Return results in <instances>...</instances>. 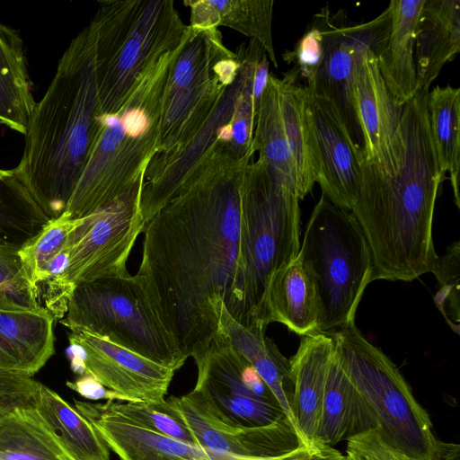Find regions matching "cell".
Masks as SVG:
<instances>
[{"instance_id":"1","label":"cell","mask_w":460,"mask_h":460,"mask_svg":"<svg viewBox=\"0 0 460 460\" xmlns=\"http://www.w3.org/2000/svg\"><path fill=\"white\" fill-rule=\"evenodd\" d=\"M250 163L217 145L143 232L136 274L186 359H199L220 333L222 305L248 327L241 184Z\"/></svg>"},{"instance_id":"2","label":"cell","mask_w":460,"mask_h":460,"mask_svg":"<svg viewBox=\"0 0 460 460\" xmlns=\"http://www.w3.org/2000/svg\"><path fill=\"white\" fill-rule=\"evenodd\" d=\"M428 93L418 91L404 104L389 160L360 155V185L350 212L367 238L374 280L411 281L430 271L438 258L432 224L445 173L431 137Z\"/></svg>"},{"instance_id":"3","label":"cell","mask_w":460,"mask_h":460,"mask_svg":"<svg viewBox=\"0 0 460 460\" xmlns=\"http://www.w3.org/2000/svg\"><path fill=\"white\" fill-rule=\"evenodd\" d=\"M100 132L91 23L70 42L30 117L13 172L49 220L59 217Z\"/></svg>"},{"instance_id":"4","label":"cell","mask_w":460,"mask_h":460,"mask_svg":"<svg viewBox=\"0 0 460 460\" xmlns=\"http://www.w3.org/2000/svg\"><path fill=\"white\" fill-rule=\"evenodd\" d=\"M179 47L148 68L115 113L100 115V132L65 211L73 219L89 216L143 179L155 155L165 84Z\"/></svg>"},{"instance_id":"5","label":"cell","mask_w":460,"mask_h":460,"mask_svg":"<svg viewBox=\"0 0 460 460\" xmlns=\"http://www.w3.org/2000/svg\"><path fill=\"white\" fill-rule=\"evenodd\" d=\"M90 22L99 114L115 113L138 80L178 48L189 26L172 0H104Z\"/></svg>"},{"instance_id":"6","label":"cell","mask_w":460,"mask_h":460,"mask_svg":"<svg viewBox=\"0 0 460 460\" xmlns=\"http://www.w3.org/2000/svg\"><path fill=\"white\" fill-rule=\"evenodd\" d=\"M296 192L261 160L247 164L241 184L247 329L266 330L274 275L298 254L300 208Z\"/></svg>"},{"instance_id":"7","label":"cell","mask_w":460,"mask_h":460,"mask_svg":"<svg viewBox=\"0 0 460 460\" xmlns=\"http://www.w3.org/2000/svg\"><path fill=\"white\" fill-rule=\"evenodd\" d=\"M330 333L336 358L371 412L381 439L406 460H438L443 442L435 438L429 414L394 362L355 322Z\"/></svg>"},{"instance_id":"8","label":"cell","mask_w":460,"mask_h":460,"mask_svg":"<svg viewBox=\"0 0 460 460\" xmlns=\"http://www.w3.org/2000/svg\"><path fill=\"white\" fill-rule=\"evenodd\" d=\"M298 256L317 292L319 332H332L354 322L374 278L367 238L351 212L322 195L307 221Z\"/></svg>"},{"instance_id":"9","label":"cell","mask_w":460,"mask_h":460,"mask_svg":"<svg viewBox=\"0 0 460 460\" xmlns=\"http://www.w3.org/2000/svg\"><path fill=\"white\" fill-rule=\"evenodd\" d=\"M239 69V56L217 28L189 26L169 70L154 155L175 152L195 136Z\"/></svg>"},{"instance_id":"10","label":"cell","mask_w":460,"mask_h":460,"mask_svg":"<svg viewBox=\"0 0 460 460\" xmlns=\"http://www.w3.org/2000/svg\"><path fill=\"white\" fill-rule=\"evenodd\" d=\"M59 322L70 332L106 338L174 371L186 361L155 313L137 274L75 286Z\"/></svg>"},{"instance_id":"11","label":"cell","mask_w":460,"mask_h":460,"mask_svg":"<svg viewBox=\"0 0 460 460\" xmlns=\"http://www.w3.org/2000/svg\"><path fill=\"white\" fill-rule=\"evenodd\" d=\"M194 362L197 381L187 396L221 422L257 428L288 419L256 369L222 332Z\"/></svg>"},{"instance_id":"12","label":"cell","mask_w":460,"mask_h":460,"mask_svg":"<svg viewBox=\"0 0 460 460\" xmlns=\"http://www.w3.org/2000/svg\"><path fill=\"white\" fill-rule=\"evenodd\" d=\"M142 181L100 208L70 234L65 272L60 285L75 286L128 275L127 262L146 222L140 208Z\"/></svg>"},{"instance_id":"13","label":"cell","mask_w":460,"mask_h":460,"mask_svg":"<svg viewBox=\"0 0 460 460\" xmlns=\"http://www.w3.org/2000/svg\"><path fill=\"white\" fill-rule=\"evenodd\" d=\"M305 115L315 182L330 202L350 212L361 180L360 147L330 100L307 92Z\"/></svg>"},{"instance_id":"14","label":"cell","mask_w":460,"mask_h":460,"mask_svg":"<svg viewBox=\"0 0 460 460\" xmlns=\"http://www.w3.org/2000/svg\"><path fill=\"white\" fill-rule=\"evenodd\" d=\"M237 55L240 54L236 51ZM226 87L214 111L195 136L181 149L166 155H154L143 175L140 208L146 224L173 196L195 167L217 145L229 148L231 120L243 81V66Z\"/></svg>"},{"instance_id":"15","label":"cell","mask_w":460,"mask_h":460,"mask_svg":"<svg viewBox=\"0 0 460 460\" xmlns=\"http://www.w3.org/2000/svg\"><path fill=\"white\" fill-rule=\"evenodd\" d=\"M319 15L325 39V55L314 84L307 92L335 104L353 138L359 128L350 104L352 68L365 50H371L377 57L389 36L390 10L387 6L376 19L352 27L335 25L327 8H323Z\"/></svg>"},{"instance_id":"16","label":"cell","mask_w":460,"mask_h":460,"mask_svg":"<svg viewBox=\"0 0 460 460\" xmlns=\"http://www.w3.org/2000/svg\"><path fill=\"white\" fill-rule=\"evenodd\" d=\"M67 337L70 344L81 349L83 375L93 376L127 402L159 403L165 400L176 371L84 331L70 332Z\"/></svg>"},{"instance_id":"17","label":"cell","mask_w":460,"mask_h":460,"mask_svg":"<svg viewBox=\"0 0 460 460\" xmlns=\"http://www.w3.org/2000/svg\"><path fill=\"white\" fill-rule=\"evenodd\" d=\"M166 401L202 447L245 458L278 459L305 447L288 419L264 427L233 428L207 412L187 394L171 396Z\"/></svg>"},{"instance_id":"18","label":"cell","mask_w":460,"mask_h":460,"mask_svg":"<svg viewBox=\"0 0 460 460\" xmlns=\"http://www.w3.org/2000/svg\"><path fill=\"white\" fill-rule=\"evenodd\" d=\"M75 408L86 418L119 460H290L301 449L278 459H252L188 444L143 428L104 403L74 400Z\"/></svg>"},{"instance_id":"19","label":"cell","mask_w":460,"mask_h":460,"mask_svg":"<svg viewBox=\"0 0 460 460\" xmlns=\"http://www.w3.org/2000/svg\"><path fill=\"white\" fill-rule=\"evenodd\" d=\"M350 104L363 139L360 155L376 163L387 161L403 106L389 92L371 50L356 59L349 79Z\"/></svg>"},{"instance_id":"20","label":"cell","mask_w":460,"mask_h":460,"mask_svg":"<svg viewBox=\"0 0 460 460\" xmlns=\"http://www.w3.org/2000/svg\"><path fill=\"white\" fill-rule=\"evenodd\" d=\"M334 351V341L330 332H315L303 336L295 355L289 359V380L293 394L289 404L296 426L304 445L322 454L315 441L326 377Z\"/></svg>"},{"instance_id":"21","label":"cell","mask_w":460,"mask_h":460,"mask_svg":"<svg viewBox=\"0 0 460 460\" xmlns=\"http://www.w3.org/2000/svg\"><path fill=\"white\" fill-rule=\"evenodd\" d=\"M418 91L429 92L460 50V0H425L415 28Z\"/></svg>"},{"instance_id":"22","label":"cell","mask_w":460,"mask_h":460,"mask_svg":"<svg viewBox=\"0 0 460 460\" xmlns=\"http://www.w3.org/2000/svg\"><path fill=\"white\" fill-rule=\"evenodd\" d=\"M54 316L36 311L0 310V369L30 376L53 356Z\"/></svg>"},{"instance_id":"23","label":"cell","mask_w":460,"mask_h":460,"mask_svg":"<svg viewBox=\"0 0 460 460\" xmlns=\"http://www.w3.org/2000/svg\"><path fill=\"white\" fill-rule=\"evenodd\" d=\"M425 0H392L389 36L377 55L380 74L396 102L404 106L418 93L414 38Z\"/></svg>"},{"instance_id":"24","label":"cell","mask_w":460,"mask_h":460,"mask_svg":"<svg viewBox=\"0 0 460 460\" xmlns=\"http://www.w3.org/2000/svg\"><path fill=\"white\" fill-rule=\"evenodd\" d=\"M376 429L371 412L341 367L333 351L315 436L318 448L328 451L342 440Z\"/></svg>"},{"instance_id":"25","label":"cell","mask_w":460,"mask_h":460,"mask_svg":"<svg viewBox=\"0 0 460 460\" xmlns=\"http://www.w3.org/2000/svg\"><path fill=\"white\" fill-rule=\"evenodd\" d=\"M268 309L270 323H280L299 336L319 332L317 292L298 254L274 275Z\"/></svg>"},{"instance_id":"26","label":"cell","mask_w":460,"mask_h":460,"mask_svg":"<svg viewBox=\"0 0 460 460\" xmlns=\"http://www.w3.org/2000/svg\"><path fill=\"white\" fill-rule=\"evenodd\" d=\"M184 4L190 9L189 26L234 29L259 41L278 67L271 33L273 0H186Z\"/></svg>"},{"instance_id":"27","label":"cell","mask_w":460,"mask_h":460,"mask_svg":"<svg viewBox=\"0 0 460 460\" xmlns=\"http://www.w3.org/2000/svg\"><path fill=\"white\" fill-rule=\"evenodd\" d=\"M0 460H75L31 401L0 415Z\"/></svg>"},{"instance_id":"28","label":"cell","mask_w":460,"mask_h":460,"mask_svg":"<svg viewBox=\"0 0 460 460\" xmlns=\"http://www.w3.org/2000/svg\"><path fill=\"white\" fill-rule=\"evenodd\" d=\"M219 325L220 332L231 346L252 365L270 389L301 439L284 386L285 380L289 379V360L265 335V331L241 325L228 314L224 305L219 312Z\"/></svg>"},{"instance_id":"29","label":"cell","mask_w":460,"mask_h":460,"mask_svg":"<svg viewBox=\"0 0 460 460\" xmlns=\"http://www.w3.org/2000/svg\"><path fill=\"white\" fill-rule=\"evenodd\" d=\"M35 104L22 40L0 22V123L25 135Z\"/></svg>"},{"instance_id":"30","label":"cell","mask_w":460,"mask_h":460,"mask_svg":"<svg viewBox=\"0 0 460 460\" xmlns=\"http://www.w3.org/2000/svg\"><path fill=\"white\" fill-rule=\"evenodd\" d=\"M32 402L75 460H110V449L91 422L55 391L40 383Z\"/></svg>"},{"instance_id":"31","label":"cell","mask_w":460,"mask_h":460,"mask_svg":"<svg viewBox=\"0 0 460 460\" xmlns=\"http://www.w3.org/2000/svg\"><path fill=\"white\" fill-rule=\"evenodd\" d=\"M279 78L269 75L256 116L252 150L296 192V175L279 104ZM297 194V193H296Z\"/></svg>"},{"instance_id":"32","label":"cell","mask_w":460,"mask_h":460,"mask_svg":"<svg viewBox=\"0 0 460 460\" xmlns=\"http://www.w3.org/2000/svg\"><path fill=\"white\" fill-rule=\"evenodd\" d=\"M298 74L295 66L282 79L279 78L278 85L283 124L295 164L296 193L303 199L312 190L315 179L305 115L307 89L298 83Z\"/></svg>"},{"instance_id":"33","label":"cell","mask_w":460,"mask_h":460,"mask_svg":"<svg viewBox=\"0 0 460 460\" xmlns=\"http://www.w3.org/2000/svg\"><path fill=\"white\" fill-rule=\"evenodd\" d=\"M426 106L437 159L443 173L449 172L454 199L460 207V88L436 86L427 93Z\"/></svg>"},{"instance_id":"34","label":"cell","mask_w":460,"mask_h":460,"mask_svg":"<svg viewBox=\"0 0 460 460\" xmlns=\"http://www.w3.org/2000/svg\"><path fill=\"white\" fill-rule=\"evenodd\" d=\"M48 222L13 169H0V244L21 248Z\"/></svg>"},{"instance_id":"35","label":"cell","mask_w":460,"mask_h":460,"mask_svg":"<svg viewBox=\"0 0 460 460\" xmlns=\"http://www.w3.org/2000/svg\"><path fill=\"white\" fill-rule=\"evenodd\" d=\"M83 222L84 218L73 219L65 212L59 217L49 220L35 236L18 250L36 288L48 279L52 268L68 261L70 234Z\"/></svg>"},{"instance_id":"36","label":"cell","mask_w":460,"mask_h":460,"mask_svg":"<svg viewBox=\"0 0 460 460\" xmlns=\"http://www.w3.org/2000/svg\"><path fill=\"white\" fill-rule=\"evenodd\" d=\"M20 248L0 244V310L42 309L37 288L31 283L18 253Z\"/></svg>"},{"instance_id":"37","label":"cell","mask_w":460,"mask_h":460,"mask_svg":"<svg viewBox=\"0 0 460 460\" xmlns=\"http://www.w3.org/2000/svg\"><path fill=\"white\" fill-rule=\"evenodd\" d=\"M107 402L112 410L143 428L188 444L197 445L192 433L166 399L159 403Z\"/></svg>"},{"instance_id":"38","label":"cell","mask_w":460,"mask_h":460,"mask_svg":"<svg viewBox=\"0 0 460 460\" xmlns=\"http://www.w3.org/2000/svg\"><path fill=\"white\" fill-rule=\"evenodd\" d=\"M325 55V39L319 13L310 29L299 39L292 51L285 52L282 57L288 63H294L298 73L306 81V89L310 90L315 81L319 68Z\"/></svg>"},{"instance_id":"39","label":"cell","mask_w":460,"mask_h":460,"mask_svg":"<svg viewBox=\"0 0 460 460\" xmlns=\"http://www.w3.org/2000/svg\"><path fill=\"white\" fill-rule=\"evenodd\" d=\"M40 384L30 376L0 369V415L31 401Z\"/></svg>"},{"instance_id":"40","label":"cell","mask_w":460,"mask_h":460,"mask_svg":"<svg viewBox=\"0 0 460 460\" xmlns=\"http://www.w3.org/2000/svg\"><path fill=\"white\" fill-rule=\"evenodd\" d=\"M347 443V454L353 460H406L387 446L376 430L353 436Z\"/></svg>"},{"instance_id":"41","label":"cell","mask_w":460,"mask_h":460,"mask_svg":"<svg viewBox=\"0 0 460 460\" xmlns=\"http://www.w3.org/2000/svg\"><path fill=\"white\" fill-rule=\"evenodd\" d=\"M459 256L458 241L451 244L442 257L438 256L430 271L436 276L440 287L459 291Z\"/></svg>"},{"instance_id":"42","label":"cell","mask_w":460,"mask_h":460,"mask_svg":"<svg viewBox=\"0 0 460 460\" xmlns=\"http://www.w3.org/2000/svg\"><path fill=\"white\" fill-rule=\"evenodd\" d=\"M66 386L89 400L106 399L107 401L127 402L119 394L108 389L89 374L79 376L75 381H67Z\"/></svg>"},{"instance_id":"43","label":"cell","mask_w":460,"mask_h":460,"mask_svg":"<svg viewBox=\"0 0 460 460\" xmlns=\"http://www.w3.org/2000/svg\"><path fill=\"white\" fill-rule=\"evenodd\" d=\"M269 65V58L264 51L256 62L252 78L253 104L257 113L261 102V98L270 75Z\"/></svg>"},{"instance_id":"44","label":"cell","mask_w":460,"mask_h":460,"mask_svg":"<svg viewBox=\"0 0 460 460\" xmlns=\"http://www.w3.org/2000/svg\"><path fill=\"white\" fill-rule=\"evenodd\" d=\"M438 460H460V448L456 444L442 443Z\"/></svg>"},{"instance_id":"45","label":"cell","mask_w":460,"mask_h":460,"mask_svg":"<svg viewBox=\"0 0 460 460\" xmlns=\"http://www.w3.org/2000/svg\"><path fill=\"white\" fill-rule=\"evenodd\" d=\"M341 456V454H340V452H336L330 456L310 455L298 460H338Z\"/></svg>"},{"instance_id":"46","label":"cell","mask_w":460,"mask_h":460,"mask_svg":"<svg viewBox=\"0 0 460 460\" xmlns=\"http://www.w3.org/2000/svg\"><path fill=\"white\" fill-rule=\"evenodd\" d=\"M338 460H353L348 454L346 456H341Z\"/></svg>"}]
</instances>
